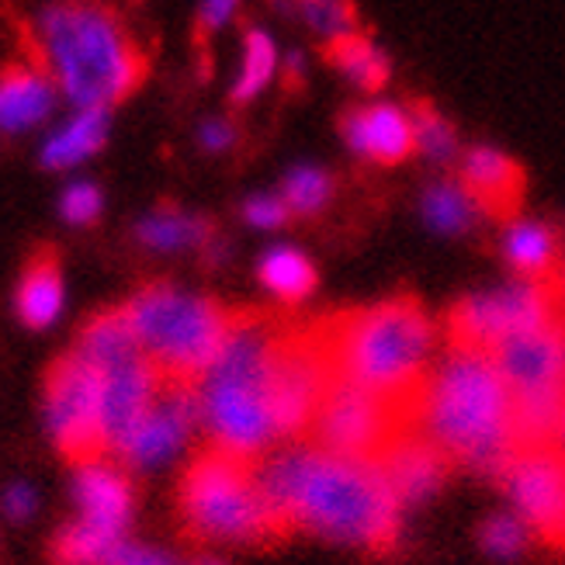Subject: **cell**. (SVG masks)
Listing matches in <instances>:
<instances>
[{
    "label": "cell",
    "instance_id": "13",
    "mask_svg": "<svg viewBox=\"0 0 565 565\" xmlns=\"http://www.w3.org/2000/svg\"><path fill=\"white\" fill-rule=\"evenodd\" d=\"M510 507L531 527L537 542L565 552V448H518L500 472Z\"/></svg>",
    "mask_w": 565,
    "mask_h": 565
},
{
    "label": "cell",
    "instance_id": "5",
    "mask_svg": "<svg viewBox=\"0 0 565 565\" xmlns=\"http://www.w3.org/2000/svg\"><path fill=\"white\" fill-rule=\"evenodd\" d=\"M285 319L267 312H243L218 351L209 375L199 382L202 416L212 448L243 461H260L278 437L271 375Z\"/></svg>",
    "mask_w": 565,
    "mask_h": 565
},
{
    "label": "cell",
    "instance_id": "7",
    "mask_svg": "<svg viewBox=\"0 0 565 565\" xmlns=\"http://www.w3.org/2000/svg\"><path fill=\"white\" fill-rule=\"evenodd\" d=\"M181 513L194 534L233 545L281 542L288 531L267 507L257 461L233 458L218 448L199 455L181 479Z\"/></svg>",
    "mask_w": 565,
    "mask_h": 565
},
{
    "label": "cell",
    "instance_id": "25",
    "mask_svg": "<svg viewBox=\"0 0 565 565\" xmlns=\"http://www.w3.org/2000/svg\"><path fill=\"white\" fill-rule=\"evenodd\" d=\"M327 60L337 66V73H343L354 87L361 90H382L392 77V60L385 49H379L372 39H364L361 32L351 39H340L333 45H327Z\"/></svg>",
    "mask_w": 565,
    "mask_h": 565
},
{
    "label": "cell",
    "instance_id": "39",
    "mask_svg": "<svg viewBox=\"0 0 565 565\" xmlns=\"http://www.w3.org/2000/svg\"><path fill=\"white\" fill-rule=\"evenodd\" d=\"M199 142H202V150H209V153H226L230 146L236 142V126L226 118H209L199 126Z\"/></svg>",
    "mask_w": 565,
    "mask_h": 565
},
{
    "label": "cell",
    "instance_id": "26",
    "mask_svg": "<svg viewBox=\"0 0 565 565\" xmlns=\"http://www.w3.org/2000/svg\"><path fill=\"white\" fill-rule=\"evenodd\" d=\"M136 236L142 247L150 250H188L199 247L209 239V223L202 215L184 212V209H157L150 215H142L136 223Z\"/></svg>",
    "mask_w": 565,
    "mask_h": 565
},
{
    "label": "cell",
    "instance_id": "32",
    "mask_svg": "<svg viewBox=\"0 0 565 565\" xmlns=\"http://www.w3.org/2000/svg\"><path fill=\"white\" fill-rule=\"evenodd\" d=\"M295 14H299L309 24V32L319 35L327 45L358 35L354 0H295Z\"/></svg>",
    "mask_w": 565,
    "mask_h": 565
},
{
    "label": "cell",
    "instance_id": "17",
    "mask_svg": "<svg viewBox=\"0 0 565 565\" xmlns=\"http://www.w3.org/2000/svg\"><path fill=\"white\" fill-rule=\"evenodd\" d=\"M458 181L472 194V202L479 205L482 215L507 218V223L518 218L527 178L524 167L503 150H497V146H472V150H465Z\"/></svg>",
    "mask_w": 565,
    "mask_h": 565
},
{
    "label": "cell",
    "instance_id": "21",
    "mask_svg": "<svg viewBox=\"0 0 565 565\" xmlns=\"http://www.w3.org/2000/svg\"><path fill=\"white\" fill-rule=\"evenodd\" d=\"M503 257L524 281L558 285L565 267L562 236L542 218H513L503 233Z\"/></svg>",
    "mask_w": 565,
    "mask_h": 565
},
{
    "label": "cell",
    "instance_id": "31",
    "mask_svg": "<svg viewBox=\"0 0 565 565\" xmlns=\"http://www.w3.org/2000/svg\"><path fill=\"white\" fill-rule=\"evenodd\" d=\"M281 199L291 215H316L323 212L333 199V178L323 167H291L281 184Z\"/></svg>",
    "mask_w": 565,
    "mask_h": 565
},
{
    "label": "cell",
    "instance_id": "16",
    "mask_svg": "<svg viewBox=\"0 0 565 565\" xmlns=\"http://www.w3.org/2000/svg\"><path fill=\"white\" fill-rule=\"evenodd\" d=\"M379 465L406 510L434 500L455 469V461L445 455V448L434 437H427L420 427H413L392 440Z\"/></svg>",
    "mask_w": 565,
    "mask_h": 565
},
{
    "label": "cell",
    "instance_id": "1",
    "mask_svg": "<svg viewBox=\"0 0 565 565\" xmlns=\"http://www.w3.org/2000/svg\"><path fill=\"white\" fill-rule=\"evenodd\" d=\"M260 493L288 534L306 531L367 555L399 545L403 503L379 461L333 455L302 440L257 461Z\"/></svg>",
    "mask_w": 565,
    "mask_h": 565
},
{
    "label": "cell",
    "instance_id": "9",
    "mask_svg": "<svg viewBox=\"0 0 565 565\" xmlns=\"http://www.w3.org/2000/svg\"><path fill=\"white\" fill-rule=\"evenodd\" d=\"M565 316V299L558 285L542 281H510L489 291H472L448 309L445 333L451 351L493 354L510 337L545 327Z\"/></svg>",
    "mask_w": 565,
    "mask_h": 565
},
{
    "label": "cell",
    "instance_id": "12",
    "mask_svg": "<svg viewBox=\"0 0 565 565\" xmlns=\"http://www.w3.org/2000/svg\"><path fill=\"white\" fill-rule=\"evenodd\" d=\"M45 427L56 448L70 458H102V372L70 351L45 382Z\"/></svg>",
    "mask_w": 565,
    "mask_h": 565
},
{
    "label": "cell",
    "instance_id": "8",
    "mask_svg": "<svg viewBox=\"0 0 565 565\" xmlns=\"http://www.w3.org/2000/svg\"><path fill=\"white\" fill-rule=\"evenodd\" d=\"M493 361L513 396L518 445H558L565 427V316L510 337Z\"/></svg>",
    "mask_w": 565,
    "mask_h": 565
},
{
    "label": "cell",
    "instance_id": "23",
    "mask_svg": "<svg viewBox=\"0 0 565 565\" xmlns=\"http://www.w3.org/2000/svg\"><path fill=\"white\" fill-rule=\"evenodd\" d=\"M63 302H66V288H63L56 257H49V254L35 257L29 264V271L21 275L18 295H14V309L21 316V323L32 330L53 327L63 312Z\"/></svg>",
    "mask_w": 565,
    "mask_h": 565
},
{
    "label": "cell",
    "instance_id": "27",
    "mask_svg": "<svg viewBox=\"0 0 565 565\" xmlns=\"http://www.w3.org/2000/svg\"><path fill=\"white\" fill-rule=\"evenodd\" d=\"M257 278L267 291L278 295L281 302H302L316 288V267L302 250L271 247L257 264Z\"/></svg>",
    "mask_w": 565,
    "mask_h": 565
},
{
    "label": "cell",
    "instance_id": "43",
    "mask_svg": "<svg viewBox=\"0 0 565 565\" xmlns=\"http://www.w3.org/2000/svg\"><path fill=\"white\" fill-rule=\"evenodd\" d=\"M558 291H562V299H565V267H562V278H558Z\"/></svg>",
    "mask_w": 565,
    "mask_h": 565
},
{
    "label": "cell",
    "instance_id": "40",
    "mask_svg": "<svg viewBox=\"0 0 565 565\" xmlns=\"http://www.w3.org/2000/svg\"><path fill=\"white\" fill-rule=\"evenodd\" d=\"M239 11V0H202L199 4V29L202 32H223Z\"/></svg>",
    "mask_w": 565,
    "mask_h": 565
},
{
    "label": "cell",
    "instance_id": "34",
    "mask_svg": "<svg viewBox=\"0 0 565 565\" xmlns=\"http://www.w3.org/2000/svg\"><path fill=\"white\" fill-rule=\"evenodd\" d=\"M531 537H534L531 527L518 518V513H497V518H489L479 531L482 548L493 558H518L527 548Z\"/></svg>",
    "mask_w": 565,
    "mask_h": 565
},
{
    "label": "cell",
    "instance_id": "20",
    "mask_svg": "<svg viewBox=\"0 0 565 565\" xmlns=\"http://www.w3.org/2000/svg\"><path fill=\"white\" fill-rule=\"evenodd\" d=\"M73 503L81 510V521L126 537L132 521V486L118 465L105 458L81 461V469L73 472Z\"/></svg>",
    "mask_w": 565,
    "mask_h": 565
},
{
    "label": "cell",
    "instance_id": "36",
    "mask_svg": "<svg viewBox=\"0 0 565 565\" xmlns=\"http://www.w3.org/2000/svg\"><path fill=\"white\" fill-rule=\"evenodd\" d=\"M288 215L291 212L281 194H250V199L243 202V218L257 230H278L288 223Z\"/></svg>",
    "mask_w": 565,
    "mask_h": 565
},
{
    "label": "cell",
    "instance_id": "33",
    "mask_svg": "<svg viewBox=\"0 0 565 565\" xmlns=\"http://www.w3.org/2000/svg\"><path fill=\"white\" fill-rule=\"evenodd\" d=\"M413 129H416V153H424L434 163H448L458 157V132L434 105H416Z\"/></svg>",
    "mask_w": 565,
    "mask_h": 565
},
{
    "label": "cell",
    "instance_id": "18",
    "mask_svg": "<svg viewBox=\"0 0 565 565\" xmlns=\"http://www.w3.org/2000/svg\"><path fill=\"white\" fill-rule=\"evenodd\" d=\"M343 139L361 160H372L382 167L403 163L416 153V129H413V111L399 105H361L351 108L340 121Z\"/></svg>",
    "mask_w": 565,
    "mask_h": 565
},
{
    "label": "cell",
    "instance_id": "30",
    "mask_svg": "<svg viewBox=\"0 0 565 565\" xmlns=\"http://www.w3.org/2000/svg\"><path fill=\"white\" fill-rule=\"evenodd\" d=\"M118 542H126V537L77 518L60 531L53 555L60 565H105Z\"/></svg>",
    "mask_w": 565,
    "mask_h": 565
},
{
    "label": "cell",
    "instance_id": "28",
    "mask_svg": "<svg viewBox=\"0 0 565 565\" xmlns=\"http://www.w3.org/2000/svg\"><path fill=\"white\" fill-rule=\"evenodd\" d=\"M278 70V42L271 32L264 29H247L243 35V56H239V70H236V81L230 87V97L236 105H247L254 97L271 84Z\"/></svg>",
    "mask_w": 565,
    "mask_h": 565
},
{
    "label": "cell",
    "instance_id": "41",
    "mask_svg": "<svg viewBox=\"0 0 565 565\" xmlns=\"http://www.w3.org/2000/svg\"><path fill=\"white\" fill-rule=\"evenodd\" d=\"M302 77H306V56L302 53H288L285 56V84H302Z\"/></svg>",
    "mask_w": 565,
    "mask_h": 565
},
{
    "label": "cell",
    "instance_id": "10",
    "mask_svg": "<svg viewBox=\"0 0 565 565\" xmlns=\"http://www.w3.org/2000/svg\"><path fill=\"white\" fill-rule=\"evenodd\" d=\"M333 382L337 364L330 351L327 319H319V323H288L271 375V403L281 440H295V445L309 440L312 420Z\"/></svg>",
    "mask_w": 565,
    "mask_h": 565
},
{
    "label": "cell",
    "instance_id": "6",
    "mask_svg": "<svg viewBox=\"0 0 565 565\" xmlns=\"http://www.w3.org/2000/svg\"><path fill=\"white\" fill-rule=\"evenodd\" d=\"M142 358L167 382L199 385L236 323V312L199 291L150 285L121 306Z\"/></svg>",
    "mask_w": 565,
    "mask_h": 565
},
{
    "label": "cell",
    "instance_id": "45",
    "mask_svg": "<svg viewBox=\"0 0 565 565\" xmlns=\"http://www.w3.org/2000/svg\"><path fill=\"white\" fill-rule=\"evenodd\" d=\"M199 565H223V562H212V558H209V562H199Z\"/></svg>",
    "mask_w": 565,
    "mask_h": 565
},
{
    "label": "cell",
    "instance_id": "11",
    "mask_svg": "<svg viewBox=\"0 0 565 565\" xmlns=\"http://www.w3.org/2000/svg\"><path fill=\"white\" fill-rule=\"evenodd\" d=\"M413 427H420V420L406 406L348 379H337L312 420L309 445L333 455L379 461L392 440Z\"/></svg>",
    "mask_w": 565,
    "mask_h": 565
},
{
    "label": "cell",
    "instance_id": "15",
    "mask_svg": "<svg viewBox=\"0 0 565 565\" xmlns=\"http://www.w3.org/2000/svg\"><path fill=\"white\" fill-rule=\"evenodd\" d=\"M102 372V437H105V451H118L126 445V437L139 427V420L157 396L163 392L167 379L157 367L146 361L142 354L111 364V367H97Z\"/></svg>",
    "mask_w": 565,
    "mask_h": 565
},
{
    "label": "cell",
    "instance_id": "42",
    "mask_svg": "<svg viewBox=\"0 0 565 565\" xmlns=\"http://www.w3.org/2000/svg\"><path fill=\"white\" fill-rule=\"evenodd\" d=\"M271 8L278 14H295V0H271Z\"/></svg>",
    "mask_w": 565,
    "mask_h": 565
},
{
    "label": "cell",
    "instance_id": "38",
    "mask_svg": "<svg viewBox=\"0 0 565 565\" xmlns=\"http://www.w3.org/2000/svg\"><path fill=\"white\" fill-rule=\"evenodd\" d=\"M0 507H4V513L11 521H29L39 510V493L29 482H11L4 489V497H0Z\"/></svg>",
    "mask_w": 565,
    "mask_h": 565
},
{
    "label": "cell",
    "instance_id": "37",
    "mask_svg": "<svg viewBox=\"0 0 565 565\" xmlns=\"http://www.w3.org/2000/svg\"><path fill=\"white\" fill-rule=\"evenodd\" d=\"M105 565H178V558H174V555H167V552H160V548H153V545L118 542Z\"/></svg>",
    "mask_w": 565,
    "mask_h": 565
},
{
    "label": "cell",
    "instance_id": "44",
    "mask_svg": "<svg viewBox=\"0 0 565 565\" xmlns=\"http://www.w3.org/2000/svg\"><path fill=\"white\" fill-rule=\"evenodd\" d=\"M558 445L565 448V427H562V437H558Z\"/></svg>",
    "mask_w": 565,
    "mask_h": 565
},
{
    "label": "cell",
    "instance_id": "35",
    "mask_svg": "<svg viewBox=\"0 0 565 565\" xmlns=\"http://www.w3.org/2000/svg\"><path fill=\"white\" fill-rule=\"evenodd\" d=\"M105 209V194L94 181H70L60 194V215L70 226H90Z\"/></svg>",
    "mask_w": 565,
    "mask_h": 565
},
{
    "label": "cell",
    "instance_id": "29",
    "mask_svg": "<svg viewBox=\"0 0 565 565\" xmlns=\"http://www.w3.org/2000/svg\"><path fill=\"white\" fill-rule=\"evenodd\" d=\"M424 218L427 226L437 230V233H465L472 230L476 215H479V205L472 202V194L465 191L461 181H434L427 191H424Z\"/></svg>",
    "mask_w": 565,
    "mask_h": 565
},
{
    "label": "cell",
    "instance_id": "22",
    "mask_svg": "<svg viewBox=\"0 0 565 565\" xmlns=\"http://www.w3.org/2000/svg\"><path fill=\"white\" fill-rule=\"evenodd\" d=\"M111 136V108H81L42 139L39 160L45 170H73L105 150Z\"/></svg>",
    "mask_w": 565,
    "mask_h": 565
},
{
    "label": "cell",
    "instance_id": "14",
    "mask_svg": "<svg viewBox=\"0 0 565 565\" xmlns=\"http://www.w3.org/2000/svg\"><path fill=\"white\" fill-rule=\"evenodd\" d=\"M194 427H205L199 385L167 382L150 413L142 416L139 427L126 437V445L115 455H121L136 469H157V465L170 461L188 445Z\"/></svg>",
    "mask_w": 565,
    "mask_h": 565
},
{
    "label": "cell",
    "instance_id": "4",
    "mask_svg": "<svg viewBox=\"0 0 565 565\" xmlns=\"http://www.w3.org/2000/svg\"><path fill=\"white\" fill-rule=\"evenodd\" d=\"M327 333L337 379L372 388L420 420V399L437 348V327L420 299L392 295L364 309L327 316Z\"/></svg>",
    "mask_w": 565,
    "mask_h": 565
},
{
    "label": "cell",
    "instance_id": "24",
    "mask_svg": "<svg viewBox=\"0 0 565 565\" xmlns=\"http://www.w3.org/2000/svg\"><path fill=\"white\" fill-rule=\"evenodd\" d=\"M73 351H77L84 361H90L94 367H111V364H121V361L142 354L139 343H136V333L129 327V319L121 309L94 316L90 323L81 330V340H77V348H73Z\"/></svg>",
    "mask_w": 565,
    "mask_h": 565
},
{
    "label": "cell",
    "instance_id": "3",
    "mask_svg": "<svg viewBox=\"0 0 565 565\" xmlns=\"http://www.w3.org/2000/svg\"><path fill=\"white\" fill-rule=\"evenodd\" d=\"M420 430L434 437L455 465L500 479L518 451L513 396L493 354L448 351L434 364L420 399Z\"/></svg>",
    "mask_w": 565,
    "mask_h": 565
},
{
    "label": "cell",
    "instance_id": "19",
    "mask_svg": "<svg viewBox=\"0 0 565 565\" xmlns=\"http://www.w3.org/2000/svg\"><path fill=\"white\" fill-rule=\"evenodd\" d=\"M63 94L56 81L35 63H11L0 70V132L24 136L53 118Z\"/></svg>",
    "mask_w": 565,
    "mask_h": 565
},
{
    "label": "cell",
    "instance_id": "2",
    "mask_svg": "<svg viewBox=\"0 0 565 565\" xmlns=\"http://www.w3.org/2000/svg\"><path fill=\"white\" fill-rule=\"evenodd\" d=\"M24 39L73 111L115 108L142 84V49L102 0H45L24 21Z\"/></svg>",
    "mask_w": 565,
    "mask_h": 565
}]
</instances>
